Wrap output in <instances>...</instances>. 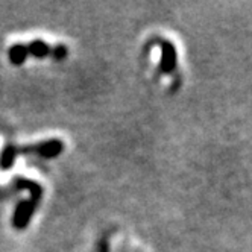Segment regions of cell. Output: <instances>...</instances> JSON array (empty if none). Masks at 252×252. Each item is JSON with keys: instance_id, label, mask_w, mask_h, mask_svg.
<instances>
[{"instance_id": "cell-1", "label": "cell", "mask_w": 252, "mask_h": 252, "mask_svg": "<svg viewBox=\"0 0 252 252\" xmlns=\"http://www.w3.org/2000/svg\"><path fill=\"white\" fill-rule=\"evenodd\" d=\"M163 52H164V57H163V64H161V68L169 71L175 65V49H173V46L170 43H164Z\"/></svg>"}, {"instance_id": "cell-2", "label": "cell", "mask_w": 252, "mask_h": 252, "mask_svg": "<svg viewBox=\"0 0 252 252\" xmlns=\"http://www.w3.org/2000/svg\"><path fill=\"white\" fill-rule=\"evenodd\" d=\"M26 50H28V53L31 52L32 55L38 57V58H43L47 55V53H50V47L47 44H44L43 41H33L32 44H29L26 47Z\"/></svg>"}, {"instance_id": "cell-3", "label": "cell", "mask_w": 252, "mask_h": 252, "mask_svg": "<svg viewBox=\"0 0 252 252\" xmlns=\"http://www.w3.org/2000/svg\"><path fill=\"white\" fill-rule=\"evenodd\" d=\"M26 55H28V50H26L25 46H19V44H17V46H14L9 50V57H11L12 63H15V64H22L25 61Z\"/></svg>"}]
</instances>
